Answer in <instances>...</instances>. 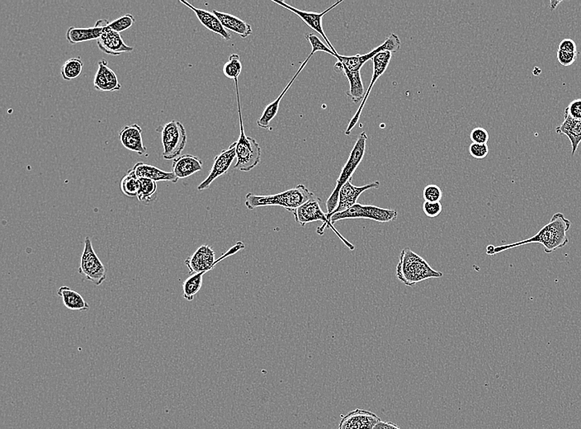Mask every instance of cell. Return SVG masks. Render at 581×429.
Masks as SVG:
<instances>
[{
  "mask_svg": "<svg viewBox=\"0 0 581 429\" xmlns=\"http://www.w3.org/2000/svg\"><path fill=\"white\" fill-rule=\"evenodd\" d=\"M494 248H496V247L493 246L492 244L488 245V246L486 247V253H488V255H494Z\"/></svg>",
  "mask_w": 581,
  "mask_h": 429,
  "instance_id": "44",
  "label": "cell"
},
{
  "mask_svg": "<svg viewBox=\"0 0 581 429\" xmlns=\"http://www.w3.org/2000/svg\"><path fill=\"white\" fill-rule=\"evenodd\" d=\"M372 429H400L398 427V425L395 424L394 423L391 422H383V421H380V422L376 425V426Z\"/></svg>",
  "mask_w": 581,
  "mask_h": 429,
  "instance_id": "43",
  "label": "cell"
},
{
  "mask_svg": "<svg viewBox=\"0 0 581 429\" xmlns=\"http://www.w3.org/2000/svg\"><path fill=\"white\" fill-rule=\"evenodd\" d=\"M223 24L225 30L235 32L242 38H247L252 34V27L249 24L243 20L236 17L234 15L222 13V12L214 10L212 12Z\"/></svg>",
  "mask_w": 581,
  "mask_h": 429,
  "instance_id": "26",
  "label": "cell"
},
{
  "mask_svg": "<svg viewBox=\"0 0 581 429\" xmlns=\"http://www.w3.org/2000/svg\"><path fill=\"white\" fill-rule=\"evenodd\" d=\"M391 52L383 51L379 53V54L376 55L374 58L372 59V62H374V73H372V78L369 87H368L367 89L365 97H364V99L362 101L361 106H360L357 113L354 114V116L353 117V118H352L349 126H348V128L345 130L346 136H350L352 130H353L356 124H358L360 116H361L364 106H365L368 97H369L372 89V87H374V85L376 84V82L378 81L379 78L383 75L385 71H386L388 65H389L391 62Z\"/></svg>",
  "mask_w": 581,
  "mask_h": 429,
  "instance_id": "13",
  "label": "cell"
},
{
  "mask_svg": "<svg viewBox=\"0 0 581 429\" xmlns=\"http://www.w3.org/2000/svg\"><path fill=\"white\" fill-rule=\"evenodd\" d=\"M237 104L240 118V134L236 141V163L234 169L249 172L259 165L261 161V148L255 139L247 137L244 133L242 113L240 100L238 79L235 80Z\"/></svg>",
  "mask_w": 581,
  "mask_h": 429,
  "instance_id": "4",
  "label": "cell"
},
{
  "mask_svg": "<svg viewBox=\"0 0 581 429\" xmlns=\"http://www.w3.org/2000/svg\"><path fill=\"white\" fill-rule=\"evenodd\" d=\"M402 43L398 35L391 34L388 36L385 42L380 45L379 47L374 49L370 52L365 55H355L352 56H345L338 55L337 58L339 62H341L343 67H345L351 71H360V69L363 67V65L367 62L368 60H372L374 57L383 51H390L396 53L400 51Z\"/></svg>",
  "mask_w": 581,
  "mask_h": 429,
  "instance_id": "11",
  "label": "cell"
},
{
  "mask_svg": "<svg viewBox=\"0 0 581 429\" xmlns=\"http://www.w3.org/2000/svg\"><path fill=\"white\" fill-rule=\"evenodd\" d=\"M562 3V2H560V1H551V3H550L551 10L554 11V10H556V6H558L559 5V3Z\"/></svg>",
  "mask_w": 581,
  "mask_h": 429,
  "instance_id": "45",
  "label": "cell"
},
{
  "mask_svg": "<svg viewBox=\"0 0 581 429\" xmlns=\"http://www.w3.org/2000/svg\"><path fill=\"white\" fill-rule=\"evenodd\" d=\"M442 204L440 202H424L423 204L424 213L429 218H435L440 216L442 212Z\"/></svg>",
  "mask_w": 581,
  "mask_h": 429,
  "instance_id": "40",
  "label": "cell"
},
{
  "mask_svg": "<svg viewBox=\"0 0 581 429\" xmlns=\"http://www.w3.org/2000/svg\"><path fill=\"white\" fill-rule=\"evenodd\" d=\"M314 197L315 194L308 187L300 185L294 189L275 195L263 196L249 193L245 198V206L249 210H253L261 207L278 206L293 213L298 207Z\"/></svg>",
  "mask_w": 581,
  "mask_h": 429,
  "instance_id": "3",
  "label": "cell"
},
{
  "mask_svg": "<svg viewBox=\"0 0 581 429\" xmlns=\"http://www.w3.org/2000/svg\"><path fill=\"white\" fill-rule=\"evenodd\" d=\"M423 197L425 202H440L443 193L439 186L429 185L424 187Z\"/></svg>",
  "mask_w": 581,
  "mask_h": 429,
  "instance_id": "36",
  "label": "cell"
},
{
  "mask_svg": "<svg viewBox=\"0 0 581 429\" xmlns=\"http://www.w3.org/2000/svg\"><path fill=\"white\" fill-rule=\"evenodd\" d=\"M571 227V220L566 218V216L562 213L558 212V213L552 216L550 222L543 227L537 234L516 243L496 247L494 248V255L529 244H542L544 252L551 253L568 244L567 232L570 230Z\"/></svg>",
  "mask_w": 581,
  "mask_h": 429,
  "instance_id": "1",
  "label": "cell"
},
{
  "mask_svg": "<svg viewBox=\"0 0 581 429\" xmlns=\"http://www.w3.org/2000/svg\"><path fill=\"white\" fill-rule=\"evenodd\" d=\"M380 421L382 420L374 413L356 408L343 415L338 429H372Z\"/></svg>",
  "mask_w": 581,
  "mask_h": 429,
  "instance_id": "16",
  "label": "cell"
},
{
  "mask_svg": "<svg viewBox=\"0 0 581 429\" xmlns=\"http://www.w3.org/2000/svg\"><path fill=\"white\" fill-rule=\"evenodd\" d=\"M203 163L198 156L186 154L174 159L172 173L178 179L186 178L203 170Z\"/></svg>",
  "mask_w": 581,
  "mask_h": 429,
  "instance_id": "21",
  "label": "cell"
},
{
  "mask_svg": "<svg viewBox=\"0 0 581 429\" xmlns=\"http://www.w3.org/2000/svg\"><path fill=\"white\" fill-rule=\"evenodd\" d=\"M244 248L245 246L243 242H237L234 246L229 249L227 253H225L220 259H216V253L214 249L207 244H203L192 253L190 257H187L185 260V264L192 275H197V273H207L211 271L212 269H214L216 265L220 262V261L226 259V257L236 255V253L242 251Z\"/></svg>",
  "mask_w": 581,
  "mask_h": 429,
  "instance_id": "7",
  "label": "cell"
},
{
  "mask_svg": "<svg viewBox=\"0 0 581 429\" xmlns=\"http://www.w3.org/2000/svg\"><path fill=\"white\" fill-rule=\"evenodd\" d=\"M321 200L315 196L314 198L310 199L308 202L304 204L300 207L293 212L294 218L296 222L299 223L301 227H305V224L315 222H322L321 227L317 228V233L319 235H324L326 228H330L332 230L335 235L343 241V243L346 245L351 251H354L355 246L352 244L350 241H348L337 229L334 228L332 224L327 218V214L322 211L321 207Z\"/></svg>",
  "mask_w": 581,
  "mask_h": 429,
  "instance_id": "6",
  "label": "cell"
},
{
  "mask_svg": "<svg viewBox=\"0 0 581 429\" xmlns=\"http://www.w3.org/2000/svg\"><path fill=\"white\" fill-rule=\"evenodd\" d=\"M79 273L93 284L100 286L107 279V270L93 248L91 240L86 237Z\"/></svg>",
  "mask_w": 581,
  "mask_h": 429,
  "instance_id": "10",
  "label": "cell"
},
{
  "mask_svg": "<svg viewBox=\"0 0 581 429\" xmlns=\"http://www.w3.org/2000/svg\"><path fill=\"white\" fill-rule=\"evenodd\" d=\"M107 19L98 20L95 25L89 28L69 27L67 32V39L71 45L98 40L109 25Z\"/></svg>",
  "mask_w": 581,
  "mask_h": 429,
  "instance_id": "18",
  "label": "cell"
},
{
  "mask_svg": "<svg viewBox=\"0 0 581 429\" xmlns=\"http://www.w3.org/2000/svg\"><path fill=\"white\" fill-rule=\"evenodd\" d=\"M558 62L563 65V67H570L572 64L575 63V61L577 60V56H578V52L575 53H568L562 51H558Z\"/></svg>",
  "mask_w": 581,
  "mask_h": 429,
  "instance_id": "41",
  "label": "cell"
},
{
  "mask_svg": "<svg viewBox=\"0 0 581 429\" xmlns=\"http://www.w3.org/2000/svg\"><path fill=\"white\" fill-rule=\"evenodd\" d=\"M565 115L571 117L572 119L581 121V99L572 101L565 110Z\"/></svg>",
  "mask_w": 581,
  "mask_h": 429,
  "instance_id": "37",
  "label": "cell"
},
{
  "mask_svg": "<svg viewBox=\"0 0 581 429\" xmlns=\"http://www.w3.org/2000/svg\"><path fill=\"white\" fill-rule=\"evenodd\" d=\"M120 141L126 150L136 152L139 155L146 153V147L143 144L142 129L137 124L126 126L120 130Z\"/></svg>",
  "mask_w": 581,
  "mask_h": 429,
  "instance_id": "20",
  "label": "cell"
},
{
  "mask_svg": "<svg viewBox=\"0 0 581 429\" xmlns=\"http://www.w3.org/2000/svg\"><path fill=\"white\" fill-rule=\"evenodd\" d=\"M133 170L138 178L150 179L157 183L167 181L176 183L179 181L178 178L172 172L163 171L145 163H137Z\"/></svg>",
  "mask_w": 581,
  "mask_h": 429,
  "instance_id": "24",
  "label": "cell"
},
{
  "mask_svg": "<svg viewBox=\"0 0 581 429\" xmlns=\"http://www.w3.org/2000/svg\"><path fill=\"white\" fill-rule=\"evenodd\" d=\"M398 211L386 208L372 205H362L356 203L349 209L335 213L330 218V222L333 224L339 220L347 219H367L375 220L380 223L394 222L398 219Z\"/></svg>",
  "mask_w": 581,
  "mask_h": 429,
  "instance_id": "8",
  "label": "cell"
},
{
  "mask_svg": "<svg viewBox=\"0 0 581 429\" xmlns=\"http://www.w3.org/2000/svg\"><path fill=\"white\" fill-rule=\"evenodd\" d=\"M469 152L474 159H485L489 154L488 146V144H476V143H472L469 147Z\"/></svg>",
  "mask_w": 581,
  "mask_h": 429,
  "instance_id": "38",
  "label": "cell"
},
{
  "mask_svg": "<svg viewBox=\"0 0 581 429\" xmlns=\"http://www.w3.org/2000/svg\"><path fill=\"white\" fill-rule=\"evenodd\" d=\"M204 273L192 275L183 283L184 299L192 301L202 288Z\"/></svg>",
  "mask_w": 581,
  "mask_h": 429,
  "instance_id": "29",
  "label": "cell"
},
{
  "mask_svg": "<svg viewBox=\"0 0 581 429\" xmlns=\"http://www.w3.org/2000/svg\"><path fill=\"white\" fill-rule=\"evenodd\" d=\"M367 136L365 132H362L359 135L357 141H356L353 150H352L350 157L343 167L341 175L337 179V186H335L332 194L330 196L326 202L327 215L332 213L335 208L338 206L339 191L342 187L345 185L347 182L351 181L352 177L356 170L358 169L360 163L362 162L365 154L366 144Z\"/></svg>",
  "mask_w": 581,
  "mask_h": 429,
  "instance_id": "5",
  "label": "cell"
},
{
  "mask_svg": "<svg viewBox=\"0 0 581 429\" xmlns=\"http://www.w3.org/2000/svg\"><path fill=\"white\" fill-rule=\"evenodd\" d=\"M273 3H277L278 5H281L282 7L285 8L286 10H288L290 12H293V14L299 17L302 21H304L306 25H308L310 28H312V30L316 31L317 34H320L322 36V38L326 40L327 46H328L331 50H332L335 54L338 55L337 51L332 46V44L330 43L328 38H327L326 35L325 34L324 30H323V25H322V19L323 17L327 14L329 13L330 11L334 9L335 7H337L339 5L343 2V0L341 1H338L334 3L332 6H330L329 9H327L325 11H323L322 13H313V12H306L302 11L296 9V8H293L288 3H286L284 1H277V0H272Z\"/></svg>",
  "mask_w": 581,
  "mask_h": 429,
  "instance_id": "12",
  "label": "cell"
},
{
  "mask_svg": "<svg viewBox=\"0 0 581 429\" xmlns=\"http://www.w3.org/2000/svg\"><path fill=\"white\" fill-rule=\"evenodd\" d=\"M157 130L161 132L163 158L174 161L179 157L187 144L186 130L181 122L173 120Z\"/></svg>",
  "mask_w": 581,
  "mask_h": 429,
  "instance_id": "9",
  "label": "cell"
},
{
  "mask_svg": "<svg viewBox=\"0 0 581 429\" xmlns=\"http://www.w3.org/2000/svg\"><path fill=\"white\" fill-rule=\"evenodd\" d=\"M242 71V64L240 62L238 54H232L229 57V60L223 67L224 76L231 80L238 79Z\"/></svg>",
  "mask_w": 581,
  "mask_h": 429,
  "instance_id": "33",
  "label": "cell"
},
{
  "mask_svg": "<svg viewBox=\"0 0 581 429\" xmlns=\"http://www.w3.org/2000/svg\"><path fill=\"white\" fill-rule=\"evenodd\" d=\"M313 56L312 53L310 52V54L308 56V58L306 59L304 63H301L299 69L295 73V76H293V80H290L288 84L286 85V87L284 89V91L282 92L281 95L277 97L276 100L272 102L271 104H269L267 107L265 108L263 114L257 120V125L260 126L261 128L267 129L269 128L270 122L273 119L274 117H276L278 109H280V104L282 100V97H284L286 93L288 91V89L290 88V86L294 83V81L297 79V76H299V73L302 71V69H304L306 65H308V61L312 56Z\"/></svg>",
  "mask_w": 581,
  "mask_h": 429,
  "instance_id": "22",
  "label": "cell"
},
{
  "mask_svg": "<svg viewBox=\"0 0 581 429\" xmlns=\"http://www.w3.org/2000/svg\"><path fill=\"white\" fill-rule=\"evenodd\" d=\"M83 67L84 62L80 57H73L63 64L61 67V76L65 80H75L81 75Z\"/></svg>",
  "mask_w": 581,
  "mask_h": 429,
  "instance_id": "31",
  "label": "cell"
},
{
  "mask_svg": "<svg viewBox=\"0 0 581 429\" xmlns=\"http://www.w3.org/2000/svg\"><path fill=\"white\" fill-rule=\"evenodd\" d=\"M558 51H562L568 53L577 52L576 44L572 39H564L559 44Z\"/></svg>",
  "mask_w": 581,
  "mask_h": 429,
  "instance_id": "42",
  "label": "cell"
},
{
  "mask_svg": "<svg viewBox=\"0 0 581 429\" xmlns=\"http://www.w3.org/2000/svg\"><path fill=\"white\" fill-rule=\"evenodd\" d=\"M443 273L433 269L422 257L405 248L400 253L399 263L396 266V277L407 287H414L421 281L431 279H440Z\"/></svg>",
  "mask_w": 581,
  "mask_h": 429,
  "instance_id": "2",
  "label": "cell"
},
{
  "mask_svg": "<svg viewBox=\"0 0 581 429\" xmlns=\"http://www.w3.org/2000/svg\"><path fill=\"white\" fill-rule=\"evenodd\" d=\"M57 294L62 298L64 305L69 310H77V312H88L90 308L88 302L82 297L80 294L73 291L67 286L59 288Z\"/></svg>",
  "mask_w": 581,
  "mask_h": 429,
  "instance_id": "28",
  "label": "cell"
},
{
  "mask_svg": "<svg viewBox=\"0 0 581 429\" xmlns=\"http://www.w3.org/2000/svg\"><path fill=\"white\" fill-rule=\"evenodd\" d=\"M98 65L99 67L93 80L94 88L102 92L120 91L122 85L118 81L116 73L109 68L108 61L102 60Z\"/></svg>",
  "mask_w": 581,
  "mask_h": 429,
  "instance_id": "19",
  "label": "cell"
},
{
  "mask_svg": "<svg viewBox=\"0 0 581 429\" xmlns=\"http://www.w3.org/2000/svg\"><path fill=\"white\" fill-rule=\"evenodd\" d=\"M305 38L310 44V46L312 47V53L314 55L315 53L317 51H323L326 53H328V54L337 57L338 55L335 54V53L331 50V49L326 46V44L321 42V40L318 38L317 35L312 34H308L305 35Z\"/></svg>",
  "mask_w": 581,
  "mask_h": 429,
  "instance_id": "35",
  "label": "cell"
},
{
  "mask_svg": "<svg viewBox=\"0 0 581 429\" xmlns=\"http://www.w3.org/2000/svg\"><path fill=\"white\" fill-rule=\"evenodd\" d=\"M236 159V142L232 143L228 149L223 150L214 159L209 175L198 187V191L206 190L216 178L227 174L234 159Z\"/></svg>",
  "mask_w": 581,
  "mask_h": 429,
  "instance_id": "14",
  "label": "cell"
},
{
  "mask_svg": "<svg viewBox=\"0 0 581 429\" xmlns=\"http://www.w3.org/2000/svg\"><path fill=\"white\" fill-rule=\"evenodd\" d=\"M489 137L488 130L482 128L473 129L470 136V140L476 144H488Z\"/></svg>",
  "mask_w": 581,
  "mask_h": 429,
  "instance_id": "39",
  "label": "cell"
},
{
  "mask_svg": "<svg viewBox=\"0 0 581 429\" xmlns=\"http://www.w3.org/2000/svg\"><path fill=\"white\" fill-rule=\"evenodd\" d=\"M141 187L137 195L139 201L144 203L152 202L157 192V183L150 179L140 178Z\"/></svg>",
  "mask_w": 581,
  "mask_h": 429,
  "instance_id": "32",
  "label": "cell"
},
{
  "mask_svg": "<svg viewBox=\"0 0 581 429\" xmlns=\"http://www.w3.org/2000/svg\"><path fill=\"white\" fill-rule=\"evenodd\" d=\"M121 190L126 197L135 198L137 197L139 191H140L141 183L140 178L137 177L133 170H130L128 174L122 178L120 183Z\"/></svg>",
  "mask_w": 581,
  "mask_h": 429,
  "instance_id": "30",
  "label": "cell"
},
{
  "mask_svg": "<svg viewBox=\"0 0 581 429\" xmlns=\"http://www.w3.org/2000/svg\"><path fill=\"white\" fill-rule=\"evenodd\" d=\"M136 22L134 16L132 14H126L122 16L121 18L114 20L109 23V27L114 32L121 34V32L129 30L130 27Z\"/></svg>",
  "mask_w": 581,
  "mask_h": 429,
  "instance_id": "34",
  "label": "cell"
},
{
  "mask_svg": "<svg viewBox=\"0 0 581 429\" xmlns=\"http://www.w3.org/2000/svg\"><path fill=\"white\" fill-rule=\"evenodd\" d=\"M180 3H182L183 5H186L187 8H190V10L194 11L200 23H201L204 27L207 28L208 30L214 32L216 34L222 36L225 40H231V34L225 30L223 24L220 23V20L214 13H211V12L207 10L197 9V8L192 6L191 3L187 1H183V0H180Z\"/></svg>",
  "mask_w": 581,
  "mask_h": 429,
  "instance_id": "23",
  "label": "cell"
},
{
  "mask_svg": "<svg viewBox=\"0 0 581 429\" xmlns=\"http://www.w3.org/2000/svg\"><path fill=\"white\" fill-rule=\"evenodd\" d=\"M380 187V182L376 181L369 185L362 187H357L352 185L351 181L347 182L345 185L342 187L339 191L338 206L332 213L327 215V218L330 222V218L335 213L345 211L349 208L355 205L357 203L358 199L367 190L372 189H378Z\"/></svg>",
  "mask_w": 581,
  "mask_h": 429,
  "instance_id": "15",
  "label": "cell"
},
{
  "mask_svg": "<svg viewBox=\"0 0 581 429\" xmlns=\"http://www.w3.org/2000/svg\"><path fill=\"white\" fill-rule=\"evenodd\" d=\"M97 44L102 51L110 56H119L122 53L132 52L134 50L133 47L126 45L120 34L110 30L109 26L97 40Z\"/></svg>",
  "mask_w": 581,
  "mask_h": 429,
  "instance_id": "17",
  "label": "cell"
},
{
  "mask_svg": "<svg viewBox=\"0 0 581 429\" xmlns=\"http://www.w3.org/2000/svg\"><path fill=\"white\" fill-rule=\"evenodd\" d=\"M335 71L337 72L343 71L345 73L348 80L350 82V89L346 93L354 103L357 104L360 100H363L366 93H364V86L360 71H351L345 67H343L341 62H338L334 65Z\"/></svg>",
  "mask_w": 581,
  "mask_h": 429,
  "instance_id": "25",
  "label": "cell"
},
{
  "mask_svg": "<svg viewBox=\"0 0 581 429\" xmlns=\"http://www.w3.org/2000/svg\"><path fill=\"white\" fill-rule=\"evenodd\" d=\"M556 133L566 135L571 143V154L575 155L581 142V121L565 115L564 121L556 130Z\"/></svg>",
  "mask_w": 581,
  "mask_h": 429,
  "instance_id": "27",
  "label": "cell"
}]
</instances>
